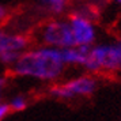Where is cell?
Here are the masks:
<instances>
[{
	"instance_id": "ba28073f",
	"label": "cell",
	"mask_w": 121,
	"mask_h": 121,
	"mask_svg": "<svg viewBox=\"0 0 121 121\" xmlns=\"http://www.w3.org/2000/svg\"><path fill=\"white\" fill-rule=\"evenodd\" d=\"M41 11L53 17H60L67 11L69 0H34Z\"/></svg>"
},
{
	"instance_id": "30bf717a",
	"label": "cell",
	"mask_w": 121,
	"mask_h": 121,
	"mask_svg": "<svg viewBox=\"0 0 121 121\" xmlns=\"http://www.w3.org/2000/svg\"><path fill=\"white\" fill-rule=\"evenodd\" d=\"M10 18V10L4 4H0V26L3 23H6Z\"/></svg>"
},
{
	"instance_id": "277c9868",
	"label": "cell",
	"mask_w": 121,
	"mask_h": 121,
	"mask_svg": "<svg viewBox=\"0 0 121 121\" xmlns=\"http://www.w3.org/2000/svg\"><path fill=\"white\" fill-rule=\"evenodd\" d=\"M35 39L41 45L55 48H69L76 46L68 18H53L42 23L35 33Z\"/></svg>"
},
{
	"instance_id": "8fae6325",
	"label": "cell",
	"mask_w": 121,
	"mask_h": 121,
	"mask_svg": "<svg viewBox=\"0 0 121 121\" xmlns=\"http://www.w3.org/2000/svg\"><path fill=\"white\" fill-rule=\"evenodd\" d=\"M11 113V110H10V106L7 102H3V101H0V121H3L6 118L7 116Z\"/></svg>"
},
{
	"instance_id": "5bb4252c",
	"label": "cell",
	"mask_w": 121,
	"mask_h": 121,
	"mask_svg": "<svg viewBox=\"0 0 121 121\" xmlns=\"http://www.w3.org/2000/svg\"><path fill=\"white\" fill-rule=\"evenodd\" d=\"M120 121H121V118H120Z\"/></svg>"
},
{
	"instance_id": "5b68a950",
	"label": "cell",
	"mask_w": 121,
	"mask_h": 121,
	"mask_svg": "<svg viewBox=\"0 0 121 121\" xmlns=\"http://www.w3.org/2000/svg\"><path fill=\"white\" fill-rule=\"evenodd\" d=\"M68 22L76 46H91L97 42L98 30L90 15L86 12L76 11L68 17Z\"/></svg>"
},
{
	"instance_id": "8992f818",
	"label": "cell",
	"mask_w": 121,
	"mask_h": 121,
	"mask_svg": "<svg viewBox=\"0 0 121 121\" xmlns=\"http://www.w3.org/2000/svg\"><path fill=\"white\" fill-rule=\"evenodd\" d=\"M31 46V38L22 33H14L0 26V57L4 55H21Z\"/></svg>"
},
{
	"instance_id": "7c38bea8",
	"label": "cell",
	"mask_w": 121,
	"mask_h": 121,
	"mask_svg": "<svg viewBox=\"0 0 121 121\" xmlns=\"http://www.w3.org/2000/svg\"><path fill=\"white\" fill-rule=\"evenodd\" d=\"M7 86V76L4 75H0V101H1V95H3V91Z\"/></svg>"
},
{
	"instance_id": "4fadbf2b",
	"label": "cell",
	"mask_w": 121,
	"mask_h": 121,
	"mask_svg": "<svg viewBox=\"0 0 121 121\" xmlns=\"http://www.w3.org/2000/svg\"><path fill=\"white\" fill-rule=\"evenodd\" d=\"M113 1H114V3H117V4H120V6H121V0H113Z\"/></svg>"
},
{
	"instance_id": "7a4b0ae2",
	"label": "cell",
	"mask_w": 121,
	"mask_h": 121,
	"mask_svg": "<svg viewBox=\"0 0 121 121\" xmlns=\"http://www.w3.org/2000/svg\"><path fill=\"white\" fill-rule=\"evenodd\" d=\"M83 69L90 73H113L121 71V37L114 41L91 45Z\"/></svg>"
},
{
	"instance_id": "6da1fadb",
	"label": "cell",
	"mask_w": 121,
	"mask_h": 121,
	"mask_svg": "<svg viewBox=\"0 0 121 121\" xmlns=\"http://www.w3.org/2000/svg\"><path fill=\"white\" fill-rule=\"evenodd\" d=\"M67 69L60 48L41 45L30 46L21 53L18 60L10 68L14 76L31 79L41 83L59 82Z\"/></svg>"
},
{
	"instance_id": "9c48e42d",
	"label": "cell",
	"mask_w": 121,
	"mask_h": 121,
	"mask_svg": "<svg viewBox=\"0 0 121 121\" xmlns=\"http://www.w3.org/2000/svg\"><path fill=\"white\" fill-rule=\"evenodd\" d=\"M11 112H22L29 106V98L25 94H15L7 102Z\"/></svg>"
},
{
	"instance_id": "52a82bcc",
	"label": "cell",
	"mask_w": 121,
	"mask_h": 121,
	"mask_svg": "<svg viewBox=\"0 0 121 121\" xmlns=\"http://www.w3.org/2000/svg\"><path fill=\"white\" fill-rule=\"evenodd\" d=\"M88 48L90 46L63 48L61 49V55H63V60L67 64V67H80V68H83L84 63L87 60Z\"/></svg>"
},
{
	"instance_id": "3957f363",
	"label": "cell",
	"mask_w": 121,
	"mask_h": 121,
	"mask_svg": "<svg viewBox=\"0 0 121 121\" xmlns=\"http://www.w3.org/2000/svg\"><path fill=\"white\" fill-rule=\"evenodd\" d=\"M99 82L94 73H83L61 83H53L49 88V95L61 101L91 97L98 90Z\"/></svg>"
}]
</instances>
